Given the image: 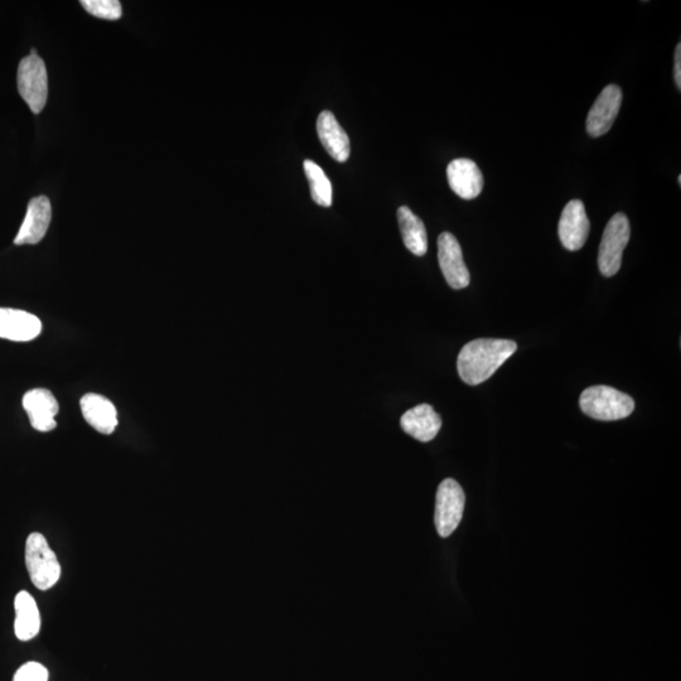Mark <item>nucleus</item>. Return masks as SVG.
<instances>
[{
	"label": "nucleus",
	"instance_id": "a211bd4d",
	"mask_svg": "<svg viewBox=\"0 0 681 681\" xmlns=\"http://www.w3.org/2000/svg\"><path fill=\"white\" fill-rule=\"evenodd\" d=\"M398 221L407 249L417 257H423L428 250V235L424 222L407 206H402L398 210Z\"/></svg>",
	"mask_w": 681,
	"mask_h": 681
},
{
	"label": "nucleus",
	"instance_id": "20e7f679",
	"mask_svg": "<svg viewBox=\"0 0 681 681\" xmlns=\"http://www.w3.org/2000/svg\"><path fill=\"white\" fill-rule=\"evenodd\" d=\"M17 82L19 94L32 113L40 114L47 103L48 79L45 62L37 56L35 48L19 64Z\"/></svg>",
	"mask_w": 681,
	"mask_h": 681
},
{
	"label": "nucleus",
	"instance_id": "6e6552de",
	"mask_svg": "<svg viewBox=\"0 0 681 681\" xmlns=\"http://www.w3.org/2000/svg\"><path fill=\"white\" fill-rule=\"evenodd\" d=\"M438 260L449 287L463 289L470 286L471 275L463 260L461 245L452 234L439 235Z\"/></svg>",
	"mask_w": 681,
	"mask_h": 681
},
{
	"label": "nucleus",
	"instance_id": "f257e3e1",
	"mask_svg": "<svg viewBox=\"0 0 681 681\" xmlns=\"http://www.w3.org/2000/svg\"><path fill=\"white\" fill-rule=\"evenodd\" d=\"M516 350V342L500 338H478L468 342L458 355V374L463 383L468 385L485 383Z\"/></svg>",
	"mask_w": 681,
	"mask_h": 681
},
{
	"label": "nucleus",
	"instance_id": "7ed1b4c3",
	"mask_svg": "<svg viewBox=\"0 0 681 681\" xmlns=\"http://www.w3.org/2000/svg\"><path fill=\"white\" fill-rule=\"evenodd\" d=\"M26 565L32 583L40 591H48L60 581L61 565L59 559L41 533H32L28 536Z\"/></svg>",
	"mask_w": 681,
	"mask_h": 681
},
{
	"label": "nucleus",
	"instance_id": "aec40b11",
	"mask_svg": "<svg viewBox=\"0 0 681 681\" xmlns=\"http://www.w3.org/2000/svg\"><path fill=\"white\" fill-rule=\"evenodd\" d=\"M81 4L94 17L108 21H117L122 17V4L118 0H82Z\"/></svg>",
	"mask_w": 681,
	"mask_h": 681
},
{
	"label": "nucleus",
	"instance_id": "2eb2a0df",
	"mask_svg": "<svg viewBox=\"0 0 681 681\" xmlns=\"http://www.w3.org/2000/svg\"><path fill=\"white\" fill-rule=\"evenodd\" d=\"M318 138L328 154L337 162H346L350 157L349 135L338 124L331 111H322L317 120Z\"/></svg>",
	"mask_w": 681,
	"mask_h": 681
},
{
	"label": "nucleus",
	"instance_id": "39448f33",
	"mask_svg": "<svg viewBox=\"0 0 681 681\" xmlns=\"http://www.w3.org/2000/svg\"><path fill=\"white\" fill-rule=\"evenodd\" d=\"M631 227L625 214H616L608 221L598 253V267L607 278L620 272L623 250L629 244Z\"/></svg>",
	"mask_w": 681,
	"mask_h": 681
},
{
	"label": "nucleus",
	"instance_id": "6ab92c4d",
	"mask_svg": "<svg viewBox=\"0 0 681 681\" xmlns=\"http://www.w3.org/2000/svg\"><path fill=\"white\" fill-rule=\"evenodd\" d=\"M304 172L311 185L312 200L323 207L332 206V185L325 171L317 163L307 159L303 164Z\"/></svg>",
	"mask_w": 681,
	"mask_h": 681
},
{
	"label": "nucleus",
	"instance_id": "ddd939ff",
	"mask_svg": "<svg viewBox=\"0 0 681 681\" xmlns=\"http://www.w3.org/2000/svg\"><path fill=\"white\" fill-rule=\"evenodd\" d=\"M42 331L40 318L19 309L0 308V338L14 342L35 340Z\"/></svg>",
	"mask_w": 681,
	"mask_h": 681
},
{
	"label": "nucleus",
	"instance_id": "0eeeda50",
	"mask_svg": "<svg viewBox=\"0 0 681 681\" xmlns=\"http://www.w3.org/2000/svg\"><path fill=\"white\" fill-rule=\"evenodd\" d=\"M622 90L620 86L608 85L594 101L587 118V132L591 137H602L610 132L616 122L622 105Z\"/></svg>",
	"mask_w": 681,
	"mask_h": 681
},
{
	"label": "nucleus",
	"instance_id": "f03ea898",
	"mask_svg": "<svg viewBox=\"0 0 681 681\" xmlns=\"http://www.w3.org/2000/svg\"><path fill=\"white\" fill-rule=\"evenodd\" d=\"M582 412L602 422H613L630 417L635 410L634 399L611 386H591L579 399Z\"/></svg>",
	"mask_w": 681,
	"mask_h": 681
},
{
	"label": "nucleus",
	"instance_id": "4468645a",
	"mask_svg": "<svg viewBox=\"0 0 681 681\" xmlns=\"http://www.w3.org/2000/svg\"><path fill=\"white\" fill-rule=\"evenodd\" d=\"M400 425L410 437L427 443L433 441L441 431L442 419L431 405L420 404L403 415Z\"/></svg>",
	"mask_w": 681,
	"mask_h": 681
},
{
	"label": "nucleus",
	"instance_id": "423d86ee",
	"mask_svg": "<svg viewBox=\"0 0 681 681\" xmlns=\"http://www.w3.org/2000/svg\"><path fill=\"white\" fill-rule=\"evenodd\" d=\"M466 496L462 487L452 478H447L438 487L436 499V515L434 524L439 536L448 538L461 524L465 511Z\"/></svg>",
	"mask_w": 681,
	"mask_h": 681
},
{
	"label": "nucleus",
	"instance_id": "dca6fc26",
	"mask_svg": "<svg viewBox=\"0 0 681 681\" xmlns=\"http://www.w3.org/2000/svg\"><path fill=\"white\" fill-rule=\"evenodd\" d=\"M81 412L86 422L101 434L113 433L118 427V412L114 404L105 396L88 394L82 396Z\"/></svg>",
	"mask_w": 681,
	"mask_h": 681
},
{
	"label": "nucleus",
	"instance_id": "412c9836",
	"mask_svg": "<svg viewBox=\"0 0 681 681\" xmlns=\"http://www.w3.org/2000/svg\"><path fill=\"white\" fill-rule=\"evenodd\" d=\"M48 670L40 663H27L14 675L13 681H47Z\"/></svg>",
	"mask_w": 681,
	"mask_h": 681
},
{
	"label": "nucleus",
	"instance_id": "9d476101",
	"mask_svg": "<svg viewBox=\"0 0 681 681\" xmlns=\"http://www.w3.org/2000/svg\"><path fill=\"white\" fill-rule=\"evenodd\" d=\"M22 404L36 431L46 433L57 427L60 405L50 390L32 389L23 396Z\"/></svg>",
	"mask_w": 681,
	"mask_h": 681
},
{
	"label": "nucleus",
	"instance_id": "1a4fd4ad",
	"mask_svg": "<svg viewBox=\"0 0 681 681\" xmlns=\"http://www.w3.org/2000/svg\"><path fill=\"white\" fill-rule=\"evenodd\" d=\"M589 224L586 207L581 200H572L564 207L558 225L559 239L569 251L581 250L588 239Z\"/></svg>",
	"mask_w": 681,
	"mask_h": 681
},
{
	"label": "nucleus",
	"instance_id": "f8f14e48",
	"mask_svg": "<svg viewBox=\"0 0 681 681\" xmlns=\"http://www.w3.org/2000/svg\"><path fill=\"white\" fill-rule=\"evenodd\" d=\"M449 186L463 200H473L484 190V176L471 159H454L447 168Z\"/></svg>",
	"mask_w": 681,
	"mask_h": 681
},
{
	"label": "nucleus",
	"instance_id": "f3484780",
	"mask_svg": "<svg viewBox=\"0 0 681 681\" xmlns=\"http://www.w3.org/2000/svg\"><path fill=\"white\" fill-rule=\"evenodd\" d=\"M16 608V621H14V632L18 640L30 641L40 634L41 613L38 610L37 602L30 593L19 592L14 600Z\"/></svg>",
	"mask_w": 681,
	"mask_h": 681
},
{
	"label": "nucleus",
	"instance_id": "9b49d317",
	"mask_svg": "<svg viewBox=\"0 0 681 681\" xmlns=\"http://www.w3.org/2000/svg\"><path fill=\"white\" fill-rule=\"evenodd\" d=\"M52 219L51 202L46 196L32 198L14 244L35 245L45 238Z\"/></svg>",
	"mask_w": 681,
	"mask_h": 681
},
{
	"label": "nucleus",
	"instance_id": "4be33fe9",
	"mask_svg": "<svg viewBox=\"0 0 681 681\" xmlns=\"http://www.w3.org/2000/svg\"><path fill=\"white\" fill-rule=\"evenodd\" d=\"M674 75L676 86H678V90H681V43H678L675 50Z\"/></svg>",
	"mask_w": 681,
	"mask_h": 681
}]
</instances>
